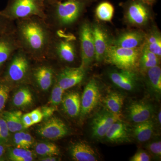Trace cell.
<instances>
[{
    "instance_id": "40",
    "label": "cell",
    "mask_w": 161,
    "mask_h": 161,
    "mask_svg": "<svg viewBox=\"0 0 161 161\" xmlns=\"http://www.w3.org/2000/svg\"><path fill=\"white\" fill-rule=\"evenodd\" d=\"M41 112L43 114V118L48 119L50 118L53 114L54 112L57 109V107L52 106H44L40 108Z\"/></svg>"
},
{
    "instance_id": "6",
    "label": "cell",
    "mask_w": 161,
    "mask_h": 161,
    "mask_svg": "<svg viewBox=\"0 0 161 161\" xmlns=\"http://www.w3.org/2000/svg\"><path fill=\"white\" fill-rule=\"evenodd\" d=\"M142 47L127 48L111 45L105 60L119 69L135 70L138 67Z\"/></svg>"
},
{
    "instance_id": "39",
    "label": "cell",
    "mask_w": 161,
    "mask_h": 161,
    "mask_svg": "<svg viewBox=\"0 0 161 161\" xmlns=\"http://www.w3.org/2000/svg\"><path fill=\"white\" fill-rule=\"evenodd\" d=\"M29 113L34 124L39 123L43 120V115L40 108L36 109Z\"/></svg>"
},
{
    "instance_id": "27",
    "label": "cell",
    "mask_w": 161,
    "mask_h": 161,
    "mask_svg": "<svg viewBox=\"0 0 161 161\" xmlns=\"http://www.w3.org/2000/svg\"><path fill=\"white\" fill-rule=\"evenodd\" d=\"M144 45L150 51L160 58L161 56V36L160 33L156 29L146 34Z\"/></svg>"
},
{
    "instance_id": "8",
    "label": "cell",
    "mask_w": 161,
    "mask_h": 161,
    "mask_svg": "<svg viewBox=\"0 0 161 161\" xmlns=\"http://www.w3.org/2000/svg\"><path fill=\"white\" fill-rule=\"evenodd\" d=\"M101 95L100 85L96 79L92 78L87 83L80 97V115L81 118L89 115L97 107Z\"/></svg>"
},
{
    "instance_id": "47",
    "label": "cell",
    "mask_w": 161,
    "mask_h": 161,
    "mask_svg": "<svg viewBox=\"0 0 161 161\" xmlns=\"http://www.w3.org/2000/svg\"><path fill=\"white\" fill-rule=\"evenodd\" d=\"M58 1H62V0H58Z\"/></svg>"
},
{
    "instance_id": "1",
    "label": "cell",
    "mask_w": 161,
    "mask_h": 161,
    "mask_svg": "<svg viewBox=\"0 0 161 161\" xmlns=\"http://www.w3.org/2000/svg\"><path fill=\"white\" fill-rule=\"evenodd\" d=\"M14 33L19 48L34 60L46 58L54 31L44 19L38 16L14 21Z\"/></svg>"
},
{
    "instance_id": "34",
    "label": "cell",
    "mask_w": 161,
    "mask_h": 161,
    "mask_svg": "<svg viewBox=\"0 0 161 161\" xmlns=\"http://www.w3.org/2000/svg\"><path fill=\"white\" fill-rule=\"evenodd\" d=\"M148 153L155 158L160 159L161 157V142L156 139L149 142L145 146Z\"/></svg>"
},
{
    "instance_id": "22",
    "label": "cell",
    "mask_w": 161,
    "mask_h": 161,
    "mask_svg": "<svg viewBox=\"0 0 161 161\" xmlns=\"http://www.w3.org/2000/svg\"><path fill=\"white\" fill-rule=\"evenodd\" d=\"M154 131V123L151 119L135 124L132 129V136L141 143L150 141Z\"/></svg>"
},
{
    "instance_id": "37",
    "label": "cell",
    "mask_w": 161,
    "mask_h": 161,
    "mask_svg": "<svg viewBox=\"0 0 161 161\" xmlns=\"http://www.w3.org/2000/svg\"><path fill=\"white\" fill-rule=\"evenodd\" d=\"M151 160V155L149 153L144 150H140L130 158V161H150Z\"/></svg>"
},
{
    "instance_id": "45",
    "label": "cell",
    "mask_w": 161,
    "mask_h": 161,
    "mask_svg": "<svg viewBox=\"0 0 161 161\" xmlns=\"http://www.w3.org/2000/svg\"><path fill=\"white\" fill-rule=\"evenodd\" d=\"M140 1L148 6H152L156 3L157 0H140Z\"/></svg>"
},
{
    "instance_id": "3",
    "label": "cell",
    "mask_w": 161,
    "mask_h": 161,
    "mask_svg": "<svg viewBox=\"0 0 161 161\" xmlns=\"http://www.w3.org/2000/svg\"><path fill=\"white\" fill-rule=\"evenodd\" d=\"M77 51L75 36L70 34L65 33L63 31H56L51 42L46 58L70 64L76 61Z\"/></svg>"
},
{
    "instance_id": "16",
    "label": "cell",
    "mask_w": 161,
    "mask_h": 161,
    "mask_svg": "<svg viewBox=\"0 0 161 161\" xmlns=\"http://www.w3.org/2000/svg\"><path fill=\"white\" fill-rule=\"evenodd\" d=\"M154 111L153 105L150 103L143 101H134L128 106L126 117L130 122L139 123L151 119Z\"/></svg>"
},
{
    "instance_id": "12",
    "label": "cell",
    "mask_w": 161,
    "mask_h": 161,
    "mask_svg": "<svg viewBox=\"0 0 161 161\" xmlns=\"http://www.w3.org/2000/svg\"><path fill=\"white\" fill-rule=\"evenodd\" d=\"M119 119L120 117L106 108L100 110L93 117L91 122L92 137L96 139L104 138L112 124Z\"/></svg>"
},
{
    "instance_id": "7",
    "label": "cell",
    "mask_w": 161,
    "mask_h": 161,
    "mask_svg": "<svg viewBox=\"0 0 161 161\" xmlns=\"http://www.w3.org/2000/svg\"><path fill=\"white\" fill-rule=\"evenodd\" d=\"M78 35L81 59L80 65L87 69L95 60L92 24L87 21L82 22L79 26Z\"/></svg>"
},
{
    "instance_id": "30",
    "label": "cell",
    "mask_w": 161,
    "mask_h": 161,
    "mask_svg": "<svg viewBox=\"0 0 161 161\" xmlns=\"http://www.w3.org/2000/svg\"><path fill=\"white\" fill-rule=\"evenodd\" d=\"M35 152L42 157L54 156L60 154V151L58 146L50 142H39L36 144Z\"/></svg>"
},
{
    "instance_id": "46",
    "label": "cell",
    "mask_w": 161,
    "mask_h": 161,
    "mask_svg": "<svg viewBox=\"0 0 161 161\" xmlns=\"http://www.w3.org/2000/svg\"><path fill=\"white\" fill-rule=\"evenodd\" d=\"M158 121L159 125H161V110L160 109L158 112L157 116Z\"/></svg>"
},
{
    "instance_id": "28",
    "label": "cell",
    "mask_w": 161,
    "mask_h": 161,
    "mask_svg": "<svg viewBox=\"0 0 161 161\" xmlns=\"http://www.w3.org/2000/svg\"><path fill=\"white\" fill-rule=\"evenodd\" d=\"M13 104L19 108H25L32 103L33 96L30 90L27 87L20 88L13 97Z\"/></svg>"
},
{
    "instance_id": "17",
    "label": "cell",
    "mask_w": 161,
    "mask_h": 161,
    "mask_svg": "<svg viewBox=\"0 0 161 161\" xmlns=\"http://www.w3.org/2000/svg\"><path fill=\"white\" fill-rule=\"evenodd\" d=\"M132 137V129L119 119L112 124L104 138L109 142L121 144L130 142Z\"/></svg>"
},
{
    "instance_id": "18",
    "label": "cell",
    "mask_w": 161,
    "mask_h": 161,
    "mask_svg": "<svg viewBox=\"0 0 161 161\" xmlns=\"http://www.w3.org/2000/svg\"><path fill=\"white\" fill-rule=\"evenodd\" d=\"M19 48L14 31L0 36V75L8 60Z\"/></svg>"
},
{
    "instance_id": "23",
    "label": "cell",
    "mask_w": 161,
    "mask_h": 161,
    "mask_svg": "<svg viewBox=\"0 0 161 161\" xmlns=\"http://www.w3.org/2000/svg\"><path fill=\"white\" fill-rule=\"evenodd\" d=\"M62 108L64 112L72 118L80 115V96L77 92H72L64 96L62 102Z\"/></svg>"
},
{
    "instance_id": "41",
    "label": "cell",
    "mask_w": 161,
    "mask_h": 161,
    "mask_svg": "<svg viewBox=\"0 0 161 161\" xmlns=\"http://www.w3.org/2000/svg\"><path fill=\"white\" fill-rule=\"evenodd\" d=\"M22 121L24 129H27L34 125L30 113L24 114L22 116Z\"/></svg>"
},
{
    "instance_id": "33",
    "label": "cell",
    "mask_w": 161,
    "mask_h": 161,
    "mask_svg": "<svg viewBox=\"0 0 161 161\" xmlns=\"http://www.w3.org/2000/svg\"><path fill=\"white\" fill-rule=\"evenodd\" d=\"M64 91L58 84L55 82L52 89L49 103L52 106L56 107L60 104L63 99Z\"/></svg>"
},
{
    "instance_id": "38",
    "label": "cell",
    "mask_w": 161,
    "mask_h": 161,
    "mask_svg": "<svg viewBox=\"0 0 161 161\" xmlns=\"http://www.w3.org/2000/svg\"><path fill=\"white\" fill-rule=\"evenodd\" d=\"M19 132L24 148L26 149H30L33 144V138L32 137L30 134L27 132H23L22 131H19Z\"/></svg>"
},
{
    "instance_id": "32",
    "label": "cell",
    "mask_w": 161,
    "mask_h": 161,
    "mask_svg": "<svg viewBox=\"0 0 161 161\" xmlns=\"http://www.w3.org/2000/svg\"><path fill=\"white\" fill-rule=\"evenodd\" d=\"M10 91V85L0 78V114L6 107Z\"/></svg>"
},
{
    "instance_id": "29",
    "label": "cell",
    "mask_w": 161,
    "mask_h": 161,
    "mask_svg": "<svg viewBox=\"0 0 161 161\" xmlns=\"http://www.w3.org/2000/svg\"><path fill=\"white\" fill-rule=\"evenodd\" d=\"M9 159L12 161H31L34 160L32 152L29 149L23 148H11L7 153Z\"/></svg>"
},
{
    "instance_id": "4",
    "label": "cell",
    "mask_w": 161,
    "mask_h": 161,
    "mask_svg": "<svg viewBox=\"0 0 161 161\" xmlns=\"http://www.w3.org/2000/svg\"><path fill=\"white\" fill-rule=\"evenodd\" d=\"M33 60L26 52L19 48L6 63L0 78L9 85L27 81L30 78Z\"/></svg>"
},
{
    "instance_id": "42",
    "label": "cell",
    "mask_w": 161,
    "mask_h": 161,
    "mask_svg": "<svg viewBox=\"0 0 161 161\" xmlns=\"http://www.w3.org/2000/svg\"><path fill=\"white\" fill-rule=\"evenodd\" d=\"M13 139L14 142L17 148L25 149L19 132H15L14 136Z\"/></svg>"
},
{
    "instance_id": "15",
    "label": "cell",
    "mask_w": 161,
    "mask_h": 161,
    "mask_svg": "<svg viewBox=\"0 0 161 161\" xmlns=\"http://www.w3.org/2000/svg\"><path fill=\"white\" fill-rule=\"evenodd\" d=\"M38 134L49 140H58L67 135L69 129L65 124L57 117L48 119L38 129Z\"/></svg>"
},
{
    "instance_id": "13",
    "label": "cell",
    "mask_w": 161,
    "mask_h": 161,
    "mask_svg": "<svg viewBox=\"0 0 161 161\" xmlns=\"http://www.w3.org/2000/svg\"><path fill=\"white\" fill-rule=\"evenodd\" d=\"M92 34L95 48V60L100 63L105 60L112 40L105 28L100 24L92 25Z\"/></svg>"
},
{
    "instance_id": "14",
    "label": "cell",
    "mask_w": 161,
    "mask_h": 161,
    "mask_svg": "<svg viewBox=\"0 0 161 161\" xmlns=\"http://www.w3.org/2000/svg\"><path fill=\"white\" fill-rule=\"evenodd\" d=\"M109 73L111 81L121 89L133 92L138 88L139 78L135 70L120 69Z\"/></svg>"
},
{
    "instance_id": "20",
    "label": "cell",
    "mask_w": 161,
    "mask_h": 161,
    "mask_svg": "<svg viewBox=\"0 0 161 161\" xmlns=\"http://www.w3.org/2000/svg\"><path fill=\"white\" fill-rule=\"evenodd\" d=\"M69 153L72 159L76 161H96L98 154L88 144L83 142L75 143L71 146Z\"/></svg>"
},
{
    "instance_id": "5",
    "label": "cell",
    "mask_w": 161,
    "mask_h": 161,
    "mask_svg": "<svg viewBox=\"0 0 161 161\" xmlns=\"http://www.w3.org/2000/svg\"><path fill=\"white\" fill-rule=\"evenodd\" d=\"M1 13L5 17L14 22L32 16L45 19V0H8Z\"/></svg>"
},
{
    "instance_id": "11",
    "label": "cell",
    "mask_w": 161,
    "mask_h": 161,
    "mask_svg": "<svg viewBox=\"0 0 161 161\" xmlns=\"http://www.w3.org/2000/svg\"><path fill=\"white\" fill-rule=\"evenodd\" d=\"M86 69L66 66L57 73L55 82L64 91L71 88L81 83L86 75Z\"/></svg>"
},
{
    "instance_id": "35",
    "label": "cell",
    "mask_w": 161,
    "mask_h": 161,
    "mask_svg": "<svg viewBox=\"0 0 161 161\" xmlns=\"http://www.w3.org/2000/svg\"><path fill=\"white\" fill-rule=\"evenodd\" d=\"M14 30V22L5 17L1 14L0 10V36Z\"/></svg>"
},
{
    "instance_id": "2",
    "label": "cell",
    "mask_w": 161,
    "mask_h": 161,
    "mask_svg": "<svg viewBox=\"0 0 161 161\" xmlns=\"http://www.w3.org/2000/svg\"><path fill=\"white\" fill-rule=\"evenodd\" d=\"M93 0H45V21L54 31L70 27Z\"/></svg>"
},
{
    "instance_id": "10",
    "label": "cell",
    "mask_w": 161,
    "mask_h": 161,
    "mask_svg": "<svg viewBox=\"0 0 161 161\" xmlns=\"http://www.w3.org/2000/svg\"><path fill=\"white\" fill-rule=\"evenodd\" d=\"M149 6L140 0H130L125 4L127 22L133 26H145L150 18Z\"/></svg>"
},
{
    "instance_id": "19",
    "label": "cell",
    "mask_w": 161,
    "mask_h": 161,
    "mask_svg": "<svg viewBox=\"0 0 161 161\" xmlns=\"http://www.w3.org/2000/svg\"><path fill=\"white\" fill-rule=\"evenodd\" d=\"M146 33L141 31L126 32L112 40V45L127 48H136L143 46Z\"/></svg>"
},
{
    "instance_id": "9",
    "label": "cell",
    "mask_w": 161,
    "mask_h": 161,
    "mask_svg": "<svg viewBox=\"0 0 161 161\" xmlns=\"http://www.w3.org/2000/svg\"><path fill=\"white\" fill-rule=\"evenodd\" d=\"M37 61L38 64L32 66L30 78L42 91H48L55 82L57 72L47 58Z\"/></svg>"
},
{
    "instance_id": "25",
    "label": "cell",
    "mask_w": 161,
    "mask_h": 161,
    "mask_svg": "<svg viewBox=\"0 0 161 161\" xmlns=\"http://www.w3.org/2000/svg\"><path fill=\"white\" fill-rule=\"evenodd\" d=\"M0 116L6 121L9 132H16L24 130L22 121L23 114L21 111H3Z\"/></svg>"
},
{
    "instance_id": "43",
    "label": "cell",
    "mask_w": 161,
    "mask_h": 161,
    "mask_svg": "<svg viewBox=\"0 0 161 161\" xmlns=\"http://www.w3.org/2000/svg\"><path fill=\"white\" fill-rule=\"evenodd\" d=\"M6 152L5 144L0 142V161L3 160V156Z\"/></svg>"
},
{
    "instance_id": "26",
    "label": "cell",
    "mask_w": 161,
    "mask_h": 161,
    "mask_svg": "<svg viewBox=\"0 0 161 161\" xmlns=\"http://www.w3.org/2000/svg\"><path fill=\"white\" fill-rule=\"evenodd\" d=\"M160 58L143 44L139 61V68L142 73H145L147 70L159 65Z\"/></svg>"
},
{
    "instance_id": "31",
    "label": "cell",
    "mask_w": 161,
    "mask_h": 161,
    "mask_svg": "<svg viewBox=\"0 0 161 161\" xmlns=\"http://www.w3.org/2000/svg\"><path fill=\"white\" fill-rule=\"evenodd\" d=\"M114 12L113 5L108 2L100 3L95 9V14L98 19L105 22H109L112 20Z\"/></svg>"
},
{
    "instance_id": "24",
    "label": "cell",
    "mask_w": 161,
    "mask_h": 161,
    "mask_svg": "<svg viewBox=\"0 0 161 161\" xmlns=\"http://www.w3.org/2000/svg\"><path fill=\"white\" fill-rule=\"evenodd\" d=\"M125 97L119 92H112L106 95L104 98L105 108L114 115L120 117Z\"/></svg>"
},
{
    "instance_id": "36",
    "label": "cell",
    "mask_w": 161,
    "mask_h": 161,
    "mask_svg": "<svg viewBox=\"0 0 161 161\" xmlns=\"http://www.w3.org/2000/svg\"><path fill=\"white\" fill-rule=\"evenodd\" d=\"M9 131L5 119L0 116V142L5 144L8 140Z\"/></svg>"
},
{
    "instance_id": "21",
    "label": "cell",
    "mask_w": 161,
    "mask_h": 161,
    "mask_svg": "<svg viewBox=\"0 0 161 161\" xmlns=\"http://www.w3.org/2000/svg\"><path fill=\"white\" fill-rule=\"evenodd\" d=\"M146 82L148 91L157 99H159L161 95V69L157 65L145 72Z\"/></svg>"
},
{
    "instance_id": "44",
    "label": "cell",
    "mask_w": 161,
    "mask_h": 161,
    "mask_svg": "<svg viewBox=\"0 0 161 161\" xmlns=\"http://www.w3.org/2000/svg\"><path fill=\"white\" fill-rule=\"evenodd\" d=\"M40 160L43 161H56L58 160V158L53 156L43 157L42 158L40 159Z\"/></svg>"
}]
</instances>
